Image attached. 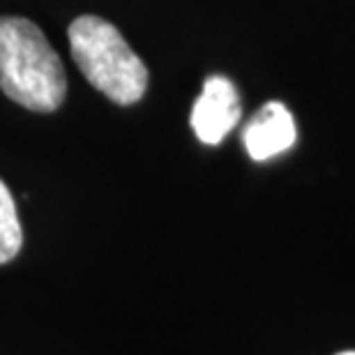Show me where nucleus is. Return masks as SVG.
I'll list each match as a JSON object with an SVG mask.
<instances>
[{
	"label": "nucleus",
	"instance_id": "39448f33",
	"mask_svg": "<svg viewBox=\"0 0 355 355\" xmlns=\"http://www.w3.org/2000/svg\"><path fill=\"white\" fill-rule=\"evenodd\" d=\"M24 231H21L17 203L12 191L0 180V263H7L21 252Z\"/></svg>",
	"mask_w": 355,
	"mask_h": 355
},
{
	"label": "nucleus",
	"instance_id": "f257e3e1",
	"mask_svg": "<svg viewBox=\"0 0 355 355\" xmlns=\"http://www.w3.org/2000/svg\"><path fill=\"white\" fill-rule=\"evenodd\" d=\"M0 90L37 113H51L65 102V67L33 21L0 19Z\"/></svg>",
	"mask_w": 355,
	"mask_h": 355
},
{
	"label": "nucleus",
	"instance_id": "f03ea898",
	"mask_svg": "<svg viewBox=\"0 0 355 355\" xmlns=\"http://www.w3.org/2000/svg\"><path fill=\"white\" fill-rule=\"evenodd\" d=\"M69 49L83 76L120 106L137 104L146 95L148 67L132 51L123 35L109 21L79 17L69 26Z\"/></svg>",
	"mask_w": 355,
	"mask_h": 355
},
{
	"label": "nucleus",
	"instance_id": "20e7f679",
	"mask_svg": "<svg viewBox=\"0 0 355 355\" xmlns=\"http://www.w3.org/2000/svg\"><path fill=\"white\" fill-rule=\"evenodd\" d=\"M297 130L291 111L279 102H270L245 127L243 141L254 162H266L286 153L295 144Z\"/></svg>",
	"mask_w": 355,
	"mask_h": 355
},
{
	"label": "nucleus",
	"instance_id": "7ed1b4c3",
	"mask_svg": "<svg viewBox=\"0 0 355 355\" xmlns=\"http://www.w3.org/2000/svg\"><path fill=\"white\" fill-rule=\"evenodd\" d=\"M243 106L236 86L226 76H208L191 109V130L205 146L222 144L224 137L240 123Z\"/></svg>",
	"mask_w": 355,
	"mask_h": 355
},
{
	"label": "nucleus",
	"instance_id": "423d86ee",
	"mask_svg": "<svg viewBox=\"0 0 355 355\" xmlns=\"http://www.w3.org/2000/svg\"><path fill=\"white\" fill-rule=\"evenodd\" d=\"M339 355H355V351H349V353H339Z\"/></svg>",
	"mask_w": 355,
	"mask_h": 355
}]
</instances>
